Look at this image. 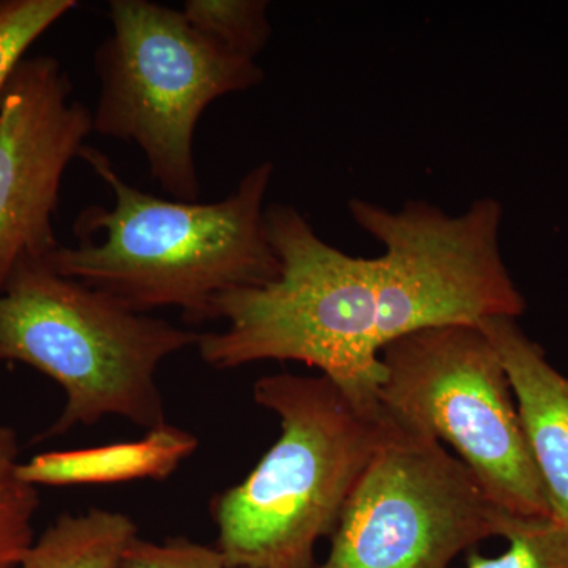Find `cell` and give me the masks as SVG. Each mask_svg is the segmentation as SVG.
I'll use <instances>...</instances> for the list:
<instances>
[{"mask_svg":"<svg viewBox=\"0 0 568 568\" xmlns=\"http://www.w3.org/2000/svg\"><path fill=\"white\" fill-rule=\"evenodd\" d=\"M93 132L62 63L26 55L0 93V293L18 267L47 261L62 179Z\"/></svg>","mask_w":568,"mask_h":568,"instance_id":"obj_9","label":"cell"},{"mask_svg":"<svg viewBox=\"0 0 568 568\" xmlns=\"http://www.w3.org/2000/svg\"><path fill=\"white\" fill-rule=\"evenodd\" d=\"M20 440L11 426L0 425V568H17L33 541L39 487L20 477Z\"/></svg>","mask_w":568,"mask_h":568,"instance_id":"obj_13","label":"cell"},{"mask_svg":"<svg viewBox=\"0 0 568 568\" xmlns=\"http://www.w3.org/2000/svg\"><path fill=\"white\" fill-rule=\"evenodd\" d=\"M379 358L387 416L454 448L500 510L551 518L510 379L478 325L413 332Z\"/></svg>","mask_w":568,"mask_h":568,"instance_id":"obj_6","label":"cell"},{"mask_svg":"<svg viewBox=\"0 0 568 568\" xmlns=\"http://www.w3.org/2000/svg\"><path fill=\"white\" fill-rule=\"evenodd\" d=\"M197 339L59 275L47 261L21 264L0 293V364L32 366L65 392L61 417L39 440L106 417L148 432L168 424L156 372Z\"/></svg>","mask_w":568,"mask_h":568,"instance_id":"obj_4","label":"cell"},{"mask_svg":"<svg viewBox=\"0 0 568 568\" xmlns=\"http://www.w3.org/2000/svg\"><path fill=\"white\" fill-rule=\"evenodd\" d=\"M265 226L280 274L216 298L211 321H226V328L200 334V357L215 369L298 362L362 409L379 413L383 257H355L327 244L294 205H267Z\"/></svg>","mask_w":568,"mask_h":568,"instance_id":"obj_2","label":"cell"},{"mask_svg":"<svg viewBox=\"0 0 568 568\" xmlns=\"http://www.w3.org/2000/svg\"><path fill=\"white\" fill-rule=\"evenodd\" d=\"M80 159L114 194L73 224L77 245L47 260L136 313L179 308L186 324L211 321L216 298L274 282L280 260L265 226L274 164L250 170L219 203H185L142 192L123 181L103 152L85 145Z\"/></svg>","mask_w":568,"mask_h":568,"instance_id":"obj_1","label":"cell"},{"mask_svg":"<svg viewBox=\"0 0 568 568\" xmlns=\"http://www.w3.org/2000/svg\"><path fill=\"white\" fill-rule=\"evenodd\" d=\"M111 36L95 52L100 95L93 132L134 142L175 201L197 203L193 140L209 104L264 81L253 59L197 31L182 10L149 0H112Z\"/></svg>","mask_w":568,"mask_h":568,"instance_id":"obj_5","label":"cell"},{"mask_svg":"<svg viewBox=\"0 0 568 568\" xmlns=\"http://www.w3.org/2000/svg\"><path fill=\"white\" fill-rule=\"evenodd\" d=\"M121 568H241L231 566L215 547L196 544L186 537L156 541L136 540L126 549Z\"/></svg>","mask_w":568,"mask_h":568,"instance_id":"obj_17","label":"cell"},{"mask_svg":"<svg viewBox=\"0 0 568 568\" xmlns=\"http://www.w3.org/2000/svg\"><path fill=\"white\" fill-rule=\"evenodd\" d=\"M506 368L551 519L568 530V377L514 317L477 324Z\"/></svg>","mask_w":568,"mask_h":568,"instance_id":"obj_10","label":"cell"},{"mask_svg":"<svg viewBox=\"0 0 568 568\" xmlns=\"http://www.w3.org/2000/svg\"><path fill=\"white\" fill-rule=\"evenodd\" d=\"M507 515L443 443L384 413L379 446L317 568H454L500 537Z\"/></svg>","mask_w":568,"mask_h":568,"instance_id":"obj_7","label":"cell"},{"mask_svg":"<svg viewBox=\"0 0 568 568\" xmlns=\"http://www.w3.org/2000/svg\"><path fill=\"white\" fill-rule=\"evenodd\" d=\"M282 435L252 473L213 497L216 549L234 567L317 568L384 432V413L351 402L328 377L278 373L254 383Z\"/></svg>","mask_w":568,"mask_h":568,"instance_id":"obj_3","label":"cell"},{"mask_svg":"<svg viewBox=\"0 0 568 568\" xmlns=\"http://www.w3.org/2000/svg\"><path fill=\"white\" fill-rule=\"evenodd\" d=\"M183 17L234 54L256 61L272 36L264 0H189Z\"/></svg>","mask_w":568,"mask_h":568,"instance_id":"obj_14","label":"cell"},{"mask_svg":"<svg viewBox=\"0 0 568 568\" xmlns=\"http://www.w3.org/2000/svg\"><path fill=\"white\" fill-rule=\"evenodd\" d=\"M138 537L136 523L122 511L92 508L62 514L33 541L17 568H121Z\"/></svg>","mask_w":568,"mask_h":568,"instance_id":"obj_12","label":"cell"},{"mask_svg":"<svg viewBox=\"0 0 568 568\" xmlns=\"http://www.w3.org/2000/svg\"><path fill=\"white\" fill-rule=\"evenodd\" d=\"M355 224L384 246L381 351L413 332L525 315V295L500 253L504 205L478 197L452 216L426 201L398 211L353 197Z\"/></svg>","mask_w":568,"mask_h":568,"instance_id":"obj_8","label":"cell"},{"mask_svg":"<svg viewBox=\"0 0 568 568\" xmlns=\"http://www.w3.org/2000/svg\"><path fill=\"white\" fill-rule=\"evenodd\" d=\"M77 6V0H0V93L29 48Z\"/></svg>","mask_w":568,"mask_h":568,"instance_id":"obj_16","label":"cell"},{"mask_svg":"<svg viewBox=\"0 0 568 568\" xmlns=\"http://www.w3.org/2000/svg\"><path fill=\"white\" fill-rule=\"evenodd\" d=\"M197 446L200 440L192 433L164 424L133 443L37 455L21 463L20 477L36 487L106 485L142 478L162 481L173 476Z\"/></svg>","mask_w":568,"mask_h":568,"instance_id":"obj_11","label":"cell"},{"mask_svg":"<svg viewBox=\"0 0 568 568\" xmlns=\"http://www.w3.org/2000/svg\"><path fill=\"white\" fill-rule=\"evenodd\" d=\"M500 537L508 548L496 558L476 549L467 552V568H568V530L551 518L507 515Z\"/></svg>","mask_w":568,"mask_h":568,"instance_id":"obj_15","label":"cell"}]
</instances>
